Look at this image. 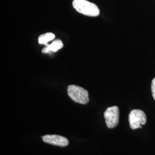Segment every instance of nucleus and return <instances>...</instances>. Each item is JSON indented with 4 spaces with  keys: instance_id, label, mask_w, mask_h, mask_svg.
I'll return each instance as SVG.
<instances>
[{
    "instance_id": "6",
    "label": "nucleus",
    "mask_w": 155,
    "mask_h": 155,
    "mask_svg": "<svg viewBox=\"0 0 155 155\" xmlns=\"http://www.w3.org/2000/svg\"><path fill=\"white\" fill-rule=\"evenodd\" d=\"M63 47V44L61 40H56L54 41L51 45H46V47L42 50V52L44 54L49 53L51 52H56Z\"/></svg>"
},
{
    "instance_id": "4",
    "label": "nucleus",
    "mask_w": 155,
    "mask_h": 155,
    "mask_svg": "<svg viewBox=\"0 0 155 155\" xmlns=\"http://www.w3.org/2000/svg\"><path fill=\"white\" fill-rule=\"evenodd\" d=\"M106 124L109 128L116 127L119 122V109L114 106L108 107L104 112Z\"/></svg>"
},
{
    "instance_id": "8",
    "label": "nucleus",
    "mask_w": 155,
    "mask_h": 155,
    "mask_svg": "<svg viewBox=\"0 0 155 155\" xmlns=\"http://www.w3.org/2000/svg\"><path fill=\"white\" fill-rule=\"evenodd\" d=\"M151 90H152V94L153 98L155 100V78L152 81Z\"/></svg>"
},
{
    "instance_id": "3",
    "label": "nucleus",
    "mask_w": 155,
    "mask_h": 155,
    "mask_svg": "<svg viewBox=\"0 0 155 155\" xmlns=\"http://www.w3.org/2000/svg\"><path fill=\"white\" fill-rule=\"evenodd\" d=\"M129 122L130 127L133 129L141 128L147 122V116L143 111L134 109L129 115Z\"/></svg>"
},
{
    "instance_id": "5",
    "label": "nucleus",
    "mask_w": 155,
    "mask_h": 155,
    "mask_svg": "<svg viewBox=\"0 0 155 155\" xmlns=\"http://www.w3.org/2000/svg\"><path fill=\"white\" fill-rule=\"evenodd\" d=\"M45 143L61 147H66L68 144V140L64 137L56 134H48L42 137Z\"/></svg>"
},
{
    "instance_id": "2",
    "label": "nucleus",
    "mask_w": 155,
    "mask_h": 155,
    "mask_svg": "<svg viewBox=\"0 0 155 155\" xmlns=\"http://www.w3.org/2000/svg\"><path fill=\"white\" fill-rule=\"evenodd\" d=\"M67 93L71 99L77 103L84 105L89 102L88 91L80 86L70 85L67 88Z\"/></svg>"
},
{
    "instance_id": "7",
    "label": "nucleus",
    "mask_w": 155,
    "mask_h": 155,
    "mask_svg": "<svg viewBox=\"0 0 155 155\" xmlns=\"http://www.w3.org/2000/svg\"><path fill=\"white\" fill-rule=\"evenodd\" d=\"M55 37L54 33L48 32L40 35L38 38V42L40 45H47V43L54 39Z\"/></svg>"
},
{
    "instance_id": "1",
    "label": "nucleus",
    "mask_w": 155,
    "mask_h": 155,
    "mask_svg": "<svg viewBox=\"0 0 155 155\" xmlns=\"http://www.w3.org/2000/svg\"><path fill=\"white\" fill-rule=\"evenodd\" d=\"M72 6L78 12L86 16L97 17L100 15L98 7L87 0H74Z\"/></svg>"
}]
</instances>
